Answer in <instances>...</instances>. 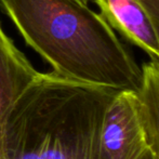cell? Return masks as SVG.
Here are the masks:
<instances>
[{"mask_svg": "<svg viewBox=\"0 0 159 159\" xmlns=\"http://www.w3.org/2000/svg\"><path fill=\"white\" fill-rule=\"evenodd\" d=\"M118 92L39 73L8 114L3 159H101L105 114Z\"/></svg>", "mask_w": 159, "mask_h": 159, "instance_id": "cell-2", "label": "cell"}, {"mask_svg": "<svg viewBox=\"0 0 159 159\" xmlns=\"http://www.w3.org/2000/svg\"><path fill=\"white\" fill-rule=\"evenodd\" d=\"M38 75L39 71L15 47L0 24V159H3V132L9 111Z\"/></svg>", "mask_w": 159, "mask_h": 159, "instance_id": "cell-5", "label": "cell"}, {"mask_svg": "<svg viewBox=\"0 0 159 159\" xmlns=\"http://www.w3.org/2000/svg\"><path fill=\"white\" fill-rule=\"evenodd\" d=\"M148 13L159 40V0H138Z\"/></svg>", "mask_w": 159, "mask_h": 159, "instance_id": "cell-7", "label": "cell"}, {"mask_svg": "<svg viewBox=\"0 0 159 159\" xmlns=\"http://www.w3.org/2000/svg\"><path fill=\"white\" fill-rule=\"evenodd\" d=\"M80 1L84 2V3H88V2H89V1H91V0H80Z\"/></svg>", "mask_w": 159, "mask_h": 159, "instance_id": "cell-9", "label": "cell"}, {"mask_svg": "<svg viewBox=\"0 0 159 159\" xmlns=\"http://www.w3.org/2000/svg\"><path fill=\"white\" fill-rule=\"evenodd\" d=\"M142 84L138 96L149 149L159 159V61L151 59L141 66Z\"/></svg>", "mask_w": 159, "mask_h": 159, "instance_id": "cell-6", "label": "cell"}, {"mask_svg": "<svg viewBox=\"0 0 159 159\" xmlns=\"http://www.w3.org/2000/svg\"><path fill=\"white\" fill-rule=\"evenodd\" d=\"M114 30L159 61V40L148 13L138 0H92Z\"/></svg>", "mask_w": 159, "mask_h": 159, "instance_id": "cell-4", "label": "cell"}, {"mask_svg": "<svg viewBox=\"0 0 159 159\" xmlns=\"http://www.w3.org/2000/svg\"><path fill=\"white\" fill-rule=\"evenodd\" d=\"M141 159H155V157H154L153 153H152V151L149 149V147L147 148V151L144 153V155L141 157Z\"/></svg>", "mask_w": 159, "mask_h": 159, "instance_id": "cell-8", "label": "cell"}, {"mask_svg": "<svg viewBox=\"0 0 159 159\" xmlns=\"http://www.w3.org/2000/svg\"><path fill=\"white\" fill-rule=\"evenodd\" d=\"M26 43L69 79L139 92L142 68L100 13L80 0H0Z\"/></svg>", "mask_w": 159, "mask_h": 159, "instance_id": "cell-1", "label": "cell"}, {"mask_svg": "<svg viewBox=\"0 0 159 159\" xmlns=\"http://www.w3.org/2000/svg\"><path fill=\"white\" fill-rule=\"evenodd\" d=\"M147 148L138 93L119 91L105 114L101 159H141Z\"/></svg>", "mask_w": 159, "mask_h": 159, "instance_id": "cell-3", "label": "cell"}]
</instances>
